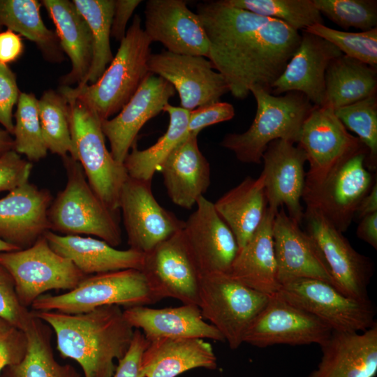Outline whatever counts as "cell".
<instances>
[{
  "label": "cell",
  "mask_w": 377,
  "mask_h": 377,
  "mask_svg": "<svg viewBox=\"0 0 377 377\" xmlns=\"http://www.w3.org/2000/svg\"><path fill=\"white\" fill-rule=\"evenodd\" d=\"M303 221L324 258L334 282L341 293L355 300H369L367 288L374 274V263L357 252L343 233L320 214L306 208Z\"/></svg>",
  "instance_id": "cell-12"
},
{
  "label": "cell",
  "mask_w": 377,
  "mask_h": 377,
  "mask_svg": "<svg viewBox=\"0 0 377 377\" xmlns=\"http://www.w3.org/2000/svg\"><path fill=\"white\" fill-rule=\"evenodd\" d=\"M304 31L329 41L344 55L377 67V27L360 32H348L317 24Z\"/></svg>",
  "instance_id": "cell-42"
},
{
  "label": "cell",
  "mask_w": 377,
  "mask_h": 377,
  "mask_svg": "<svg viewBox=\"0 0 377 377\" xmlns=\"http://www.w3.org/2000/svg\"><path fill=\"white\" fill-rule=\"evenodd\" d=\"M262 161L260 175L264 177L267 207L276 213L286 206L288 216L300 225L304 214L301 204L307 161L304 151L292 142L278 139L267 145Z\"/></svg>",
  "instance_id": "cell-19"
},
{
  "label": "cell",
  "mask_w": 377,
  "mask_h": 377,
  "mask_svg": "<svg viewBox=\"0 0 377 377\" xmlns=\"http://www.w3.org/2000/svg\"><path fill=\"white\" fill-rule=\"evenodd\" d=\"M124 316L147 341L163 338H197L225 341L221 334L203 318L197 305L154 309L146 306L126 308Z\"/></svg>",
  "instance_id": "cell-26"
},
{
  "label": "cell",
  "mask_w": 377,
  "mask_h": 377,
  "mask_svg": "<svg viewBox=\"0 0 377 377\" xmlns=\"http://www.w3.org/2000/svg\"><path fill=\"white\" fill-rule=\"evenodd\" d=\"M235 116L232 105L216 102L189 111L188 135H197L205 127L228 121Z\"/></svg>",
  "instance_id": "cell-48"
},
{
  "label": "cell",
  "mask_w": 377,
  "mask_h": 377,
  "mask_svg": "<svg viewBox=\"0 0 377 377\" xmlns=\"http://www.w3.org/2000/svg\"><path fill=\"white\" fill-rule=\"evenodd\" d=\"M24 332L28 338L25 357L5 368L0 377H80L72 365L56 360L51 344L52 330L47 323L34 314Z\"/></svg>",
  "instance_id": "cell-35"
},
{
  "label": "cell",
  "mask_w": 377,
  "mask_h": 377,
  "mask_svg": "<svg viewBox=\"0 0 377 377\" xmlns=\"http://www.w3.org/2000/svg\"><path fill=\"white\" fill-rule=\"evenodd\" d=\"M377 71L363 62L342 54L333 59L325 73L323 104L335 110L376 93Z\"/></svg>",
  "instance_id": "cell-33"
},
{
  "label": "cell",
  "mask_w": 377,
  "mask_h": 377,
  "mask_svg": "<svg viewBox=\"0 0 377 377\" xmlns=\"http://www.w3.org/2000/svg\"><path fill=\"white\" fill-rule=\"evenodd\" d=\"M50 192L29 181L0 199V239L20 249L31 246L50 230Z\"/></svg>",
  "instance_id": "cell-24"
},
{
  "label": "cell",
  "mask_w": 377,
  "mask_h": 377,
  "mask_svg": "<svg viewBox=\"0 0 377 377\" xmlns=\"http://www.w3.org/2000/svg\"><path fill=\"white\" fill-rule=\"evenodd\" d=\"M151 181L128 177L119 198V209L130 249L146 253L181 231L184 221L163 208L154 198Z\"/></svg>",
  "instance_id": "cell-15"
},
{
  "label": "cell",
  "mask_w": 377,
  "mask_h": 377,
  "mask_svg": "<svg viewBox=\"0 0 377 377\" xmlns=\"http://www.w3.org/2000/svg\"><path fill=\"white\" fill-rule=\"evenodd\" d=\"M356 235L359 239L377 249V212L361 219Z\"/></svg>",
  "instance_id": "cell-52"
},
{
  "label": "cell",
  "mask_w": 377,
  "mask_h": 377,
  "mask_svg": "<svg viewBox=\"0 0 377 377\" xmlns=\"http://www.w3.org/2000/svg\"><path fill=\"white\" fill-rule=\"evenodd\" d=\"M320 11L344 29L367 31L377 27V1L374 0H313Z\"/></svg>",
  "instance_id": "cell-43"
},
{
  "label": "cell",
  "mask_w": 377,
  "mask_h": 377,
  "mask_svg": "<svg viewBox=\"0 0 377 377\" xmlns=\"http://www.w3.org/2000/svg\"><path fill=\"white\" fill-rule=\"evenodd\" d=\"M141 271L160 300L170 297L198 306L200 274L182 230L144 253Z\"/></svg>",
  "instance_id": "cell-17"
},
{
  "label": "cell",
  "mask_w": 377,
  "mask_h": 377,
  "mask_svg": "<svg viewBox=\"0 0 377 377\" xmlns=\"http://www.w3.org/2000/svg\"><path fill=\"white\" fill-rule=\"evenodd\" d=\"M196 13L209 40L207 59L225 79L229 92L237 99L246 98L253 86L270 92L300 43L299 31L225 0L200 2Z\"/></svg>",
  "instance_id": "cell-1"
},
{
  "label": "cell",
  "mask_w": 377,
  "mask_h": 377,
  "mask_svg": "<svg viewBox=\"0 0 377 377\" xmlns=\"http://www.w3.org/2000/svg\"><path fill=\"white\" fill-rule=\"evenodd\" d=\"M195 205L182 233L200 274L230 273L239 251L233 233L205 196Z\"/></svg>",
  "instance_id": "cell-18"
},
{
  "label": "cell",
  "mask_w": 377,
  "mask_h": 377,
  "mask_svg": "<svg viewBox=\"0 0 377 377\" xmlns=\"http://www.w3.org/2000/svg\"><path fill=\"white\" fill-rule=\"evenodd\" d=\"M0 264L12 276L18 299L27 308L44 293L71 290L87 276L55 252L44 236L27 249L0 252Z\"/></svg>",
  "instance_id": "cell-10"
},
{
  "label": "cell",
  "mask_w": 377,
  "mask_h": 377,
  "mask_svg": "<svg viewBox=\"0 0 377 377\" xmlns=\"http://www.w3.org/2000/svg\"><path fill=\"white\" fill-rule=\"evenodd\" d=\"M114 0H73L76 9L86 20L91 35L92 58L82 84L96 82L113 59L110 47ZM78 86V85H77Z\"/></svg>",
  "instance_id": "cell-37"
},
{
  "label": "cell",
  "mask_w": 377,
  "mask_h": 377,
  "mask_svg": "<svg viewBox=\"0 0 377 377\" xmlns=\"http://www.w3.org/2000/svg\"><path fill=\"white\" fill-rule=\"evenodd\" d=\"M275 214L267 208L253 236L239 249L229 273L242 283L267 296L276 294L281 288L272 237Z\"/></svg>",
  "instance_id": "cell-30"
},
{
  "label": "cell",
  "mask_w": 377,
  "mask_h": 377,
  "mask_svg": "<svg viewBox=\"0 0 377 377\" xmlns=\"http://www.w3.org/2000/svg\"><path fill=\"white\" fill-rule=\"evenodd\" d=\"M230 6L262 16L279 20L294 29L304 31L323 24L313 0H225Z\"/></svg>",
  "instance_id": "cell-40"
},
{
  "label": "cell",
  "mask_w": 377,
  "mask_h": 377,
  "mask_svg": "<svg viewBox=\"0 0 377 377\" xmlns=\"http://www.w3.org/2000/svg\"><path fill=\"white\" fill-rule=\"evenodd\" d=\"M197 338H163L148 341L141 360L142 377H176L195 368L215 369L212 345Z\"/></svg>",
  "instance_id": "cell-29"
},
{
  "label": "cell",
  "mask_w": 377,
  "mask_h": 377,
  "mask_svg": "<svg viewBox=\"0 0 377 377\" xmlns=\"http://www.w3.org/2000/svg\"><path fill=\"white\" fill-rule=\"evenodd\" d=\"M163 112H167L170 118L165 133L147 149L140 150L134 144L125 158L124 165L129 177L151 181L164 160L188 136L189 111L168 103Z\"/></svg>",
  "instance_id": "cell-36"
},
{
  "label": "cell",
  "mask_w": 377,
  "mask_h": 377,
  "mask_svg": "<svg viewBox=\"0 0 377 377\" xmlns=\"http://www.w3.org/2000/svg\"><path fill=\"white\" fill-rule=\"evenodd\" d=\"M175 91L169 82L150 73L114 118L101 121L110 153L117 162L124 164L141 128L163 111Z\"/></svg>",
  "instance_id": "cell-21"
},
{
  "label": "cell",
  "mask_w": 377,
  "mask_h": 377,
  "mask_svg": "<svg viewBox=\"0 0 377 377\" xmlns=\"http://www.w3.org/2000/svg\"><path fill=\"white\" fill-rule=\"evenodd\" d=\"M297 145L309 163L304 186L319 183L340 162L366 148L347 131L332 108L315 105L302 124Z\"/></svg>",
  "instance_id": "cell-14"
},
{
  "label": "cell",
  "mask_w": 377,
  "mask_h": 377,
  "mask_svg": "<svg viewBox=\"0 0 377 377\" xmlns=\"http://www.w3.org/2000/svg\"><path fill=\"white\" fill-rule=\"evenodd\" d=\"M20 93L15 73L8 65L0 63V124L11 135L14 128L13 110Z\"/></svg>",
  "instance_id": "cell-47"
},
{
  "label": "cell",
  "mask_w": 377,
  "mask_h": 377,
  "mask_svg": "<svg viewBox=\"0 0 377 377\" xmlns=\"http://www.w3.org/2000/svg\"><path fill=\"white\" fill-rule=\"evenodd\" d=\"M27 349L26 332L0 318V376L5 368L20 362Z\"/></svg>",
  "instance_id": "cell-45"
},
{
  "label": "cell",
  "mask_w": 377,
  "mask_h": 377,
  "mask_svg": "<svg viewBox=\"0 0 377 377\" xmlns=\"http://www.w3.org/2000/svg\"><path fill=\"white\" fill-rule=\"evenodd\" d=\"M249 91L257 105L251 125L244 133L226 134L220 145L242 163L260 164L271 142L281 139L297 143L313 105L297 91L275 96L260 86H253Z\"/></svg>",
  "instance_id": "cell-4"
},
{
  "label": "cell",
  "mask_w": 377,
  "mask_h": 377,
  "mask_svg": "<svg viewBox=\"0 0 377 377\" xmlns=\"http://www.w3.org/2000/svg\"><path fill=\"white\" fill-rule=\"evenodd\" d=\"M158 301L143 272L128 269L87 276L73 290L57 295H42L31 306L34 311L77 314L108 305L128 308Z\"/></svg>",
  "instance_id": "cell-7"
},
{
  "label": "cell",
  "mask_w": 377,
  "mask_h": 377,
  "mask_svg": "<svg viewBox=\"0 0 377 377\" xmlns=\"http://www.w3.org/2000/svg\"><path fill=\"white\" fill-rule=\"evenodd\" d=\"M20 250L16 246L11 245L0 239V252L12 251Z\"/></svg>",
  "instance_id": "cell-55"
},
{
  "label": "cell",
  "mask_w": 377,
  "mask_h": 377,
  "mask_svg": "<svg viewBox=\"0 0 377 377\" xmlns=\"http://www.w3.org/2000/svg\"><path fill=\"white\" fill-rule=\"evenodd\" d=\"M332 332L322 320L276 293L269 296L267 304L248 326L243 343L258 348L278 344L320 346Z\"/></svg>",
  "instance_id": "cell-13"
},
{
  "label": "cell",
  "mask_w": 377,
  "mask_h": 377,
  "mask_svg": "<svg viewBox=\"0 0 377 377\" xmlns=\"http://www.w3.org/2000/svg\"><path fill=\"white\" fill-rule=\"evenodd\" d=\"M140 0H114L111 36L121 42L126 33V25Z\"/></svg>",
  "instance_id": "cell-50"
},
{
  "label": "cell",
  "mask_w": 377,
  "mask_h": 377,
  "mask_svg": "<svg viewBox=\"0 0 377 377\" xmlns=\"http://www.w3.org/2000/svg\"><path fill=\"white\" fill-rule=\"evenodd\" d=\"M268 299L269 296L245 286L229 273L200 275L198 306L201 314L232 350L243 343L248 326Z\"/></svg>",
  "instance_id": "cell-8"
},
{
  "label": "cell",
  "mask_w": 377,
  "mask_h": 377,
  "mask_svg": "<svg viewBox=\"0 0 377 377\" xmlns=\"http://www.w3.org/2000/svg\"><path fill=\"white\" fill-rule=\"evenodd\" d=\"M67 183L48 209L50 230L64 235H94L116 247L121 232L116 212L110 210L90 186L80 163L70 156L62 158Z\"/></svg>",
  "instance_id": "cell-6"
},
{
  "label": "cell",
  "mask_w": 377,
  "mask_h": 377,
  "mask_svg": "<svg viewBox=\"0 0 377 377\" xmlns=\"http://www.w3.org/2000/svg\"><path fill=\"white\" fill-rule=\"evenodd\" d=\"M374 212H377V182H375L369 191L360 202L355 217L361 219Z\"/></svg>",
  "instance_id": "cell-53"
},
{
  "label": "cell",
  "mask_w": 377,
  "mask_h": 377,
  "mask_svg": "<svg viewBox=\"0 0 377 377\" xmlns=\"http://www.w3.org/2000/svg\"><path fill=\"white\" fill-rule=\"evenodd\" d=\"M276 293L315 316L332 332H362L376 324V309L370 300L362 301L346 296L320 279H294L282 284Z\"/></svg>",
  "instance_id": "cell-11"
},
{
  "label": "cell",
  "mask_w": 377,
  "mask_h": 377,
  "mask_svg": "<svg viewBox=\"0 0 377 377\" xmlns=\"http://www.w3.org/2000/svg\"><path fill=\"white\" fill-rule=\"evenodd\" d=\"M219 215L233 233L239 249L253 236L267 208L264 177H246L214 203Z\"/></svg>",
  "instance_id": "cell-32"
},
{
  "label": "cell",
  "mask_w": 377,
  "mask_h": 377,
  "mask_svg": "<svg viewBox=\"0 0 377 377\" xmlns=\"http://www.w3.org/2000/svg\"><path fill=\"white\" fill-rule=\"evenodd\" d=\"M197 137L188 135L158 170L171 201L188 209L204 196L211 183L210 165L198 147Z\"/></svg>",
  "instance_id": "cell-27"
},
{
  "label": "cell",
  "mask_w": 377,
  "mask_h": 377,
  "mask_svg": "<svg viewBox=\"0 0 377 377\" xmlns=\"http://www.w3.org/2000/svg\"><path fill=\"white\" fill-rule=\"evenodd\" d=\"M148 341L142 332L135 329L129 348L124 356L118 360L115 371L111 377H142L141 360Z\"/></svg>",
  "instance_id": "cell-49"
},
{
  "label": "cell",
  "mask_w": 377,
  "mask_h": 377,
  "mask_svg": "<svg viewBox=\"0 0 377 377\" xmlns=\"http://www.w3.org/2000/svg\"><path fill=\"white\" fill-rule=\"evenodd\" d=\"M13 149V138L5 129L0 128V154Z\"/></svg>",
  "instance_id": "cell-54"
},
{
  "label": "cell",
  "mask_w": 377,
  "mask_h": 377,
  "mask_svg": "<svg viewBox=\"0 0 377 377\" xmlns=\"http://www.w3.org/2000/svg\"><path fill=\"white\" fill-rule=\"evenodd\" d=\"M56 27L61 47L71 62V71L61 78L62 86L81 85L89 73L92 58L89 27L72 1L43 0Z\"/></svg>",
  "instance_id": "cell-31"
},
{
  "label": "cell",
  "mask_w": 377,
  "mask_h": 377,
  "mask_svg": "<svg viewBox=\"0 0 377 377\" xmlns=\"http://www.w3.org/2000/svg\"><path fill=\"white\" fill-rule=\"evenodd\" d=\"M13 117V150L30 162L45 158L47 148L40 124L38 99L34 94L20 93Z\"/></svg>",
  "instance_id": "cell-39"
},
{
  "label": "cell",
  "mask_w": 377,
  "mask_h": 377,
  "mask_svg": "<svg viewBox=\"0 0 377 377\" xmlns=\"http://www.w3.org/2000/svg\"><path fill=\"white\" fill-rule=\"evenodd\" d=\"M272 237L281 286L297 279H320L334 286L317 245L311 236L286 214L283 207L274 216Z\"/></svg>",
  "instance_id": "cell-22"
},
{
  "label": "cell",
  "mask_w": 377,
  "mask_h": 377,
  "mask_svg": "<svg viewBox=\"0 0 377 377\" xmlns=\"http://www.w3.org/2000/svg\"><path fill=\"white\" fill-rule=\"evenodd\" d=\"M18 34L6 29L0 31V63L6 64L17 60L24 52V44Z\"/></svg>",
  "instance_id": "cell-51"
},
{
  "label": "cell",
  "mask_w": 377,
  "mask_h": 377,
  "mask_svg": "<svg viewBox=\"0 0 377 377\" xmlns=\"http://www.w3.org/2000/svg\"><path fill=\"white\" fill-rule=\"evenodd\" d=\"M145 31L175 54L207 58L209 40L197 13L184 0H149L145 8Z\"/></svg>",
  "instance_id": "cell-20"
},
{
  "label": "cell",
  "mask_w": 377,
  "mask_h": 377,
  "mask_svg": "<svg viewBox=\"0 0 377 377\" xmlns=\"http://www.w3.org/2000/svg\"><path fill=\"white\" fill-rule=\"evenodd\" d=\"M59 91L68 103L73 159L80 163L97 196L117 212L122 186L128 177L125 166L117 162L107 149L101 121L94 109L73 87L61 86Z\"/></svg>",
  "instance_id": "cell-3"
},
{
  "label": "cell",
  "mask_w": 377,
  "mask_h": 377,
  "mask_svg": "<svg viewBox=\"0 0 377 377\" xmlns=\"http://www.w3.org/2000/svg\"><path fill=\"white\" fill-rule=\"evenodd\" d=\"M322 356L307 377H375L377 324L362 332H332L320 345Z\"/></svg>",
  "instance_id": "cell-25"
},
{
  "label": "cell",
  "mask_w": 377,
  "mask_h": 377,
  "mask_svg": "<svg viewBox=\"0 0 377 377\" xmlns=\"http://www.w3.org/2000/svg\"><path fill=\"white\" fill-rule=\"evenodd\" d=\"M32 163L13 149L0 154V191H10L29 181Z\"/></svg>",
  "instance_id": "cell-46"
},
{
  "label": "cell",
  "mask_w": 377,
  "mask_h": 377,
  "mask_svg": "<svg viewBox=\"0 0 377 377\" xmlns=\"http://www.w3.org/2000/svg\"><path fill=\"white\" fill-rule=\"evenodd\" d=\"M135 15L116 55L94 83L73 87L103 121L118 113L151 73L148 61L151 40Z\"/></svg>",
  "instance_id": "cell-5"
},
{
  "label": "cell",
  "mask_w": 377,
  "mask_h": 377,
  "mask_svg": "<svg viewBox=\"0 0 377 377\" xmlns=\"http://www.w3.org/2000/svg\"><path fill=\"white\" fill-rule=\"evenodd\" d=\"M0 318L25 331L34 313L20 302L14 280L0 264Z\"/></svg>",
  "instance_id": "cell-44"
},
{
  "label": "cell",
  "mask_w": 377,
  "mask_h": 377,
  "mask_svg": "<svg viewBox=\"0 0 377 377\" xmlns=\"http://www.w3.org/2000/svg\"><path fill=\"white\" fill-rule=\"evenodd\" d=\"M36 0H0V30L6 27L34 42L43 57L52 63H60L64 54L55 31L44 24L40 6Z\"/></svg>",
  "instance_id": "cell-34"
},
{
  "label": "cell",
  "mask_w": 377,
  "mask_h": 377,
  "mask_svg": "<svg viewBox=\"0 0 377 377\" xmlns=\"http://www.w3.org/2000/svg\"><path fill=\"white\" fill-rule=\"evenodd\" d=\"M54 331L57 348L63 358L76 361L84 377H111L131 344L134 329L117 305L68 314L34 311Z\"/></svg>",
  "instance_id": "cell-2"
},
{
  "label": "cell",
  "mask_w": 377,
  "mask_h": 377,
  "mask_svg": "<svg viewBox=\"0 0 377 377\" xmlns=\"http://www.w3.org/2000/svg\"><path fill=\"white\" fill-rule=\"evenodd\" d=\"M364 148L337 164L319 183L304 186L302 200L341 232L355 218L362 198L376 182L365 166Z\"/></svg>",
  "instance_id": "cell-9"
},
{
  "label": "cell",
  "mask_w": 377,
  "mask_h": 377,
  "mask_svg": "<svg viewBox=\"0 0 377 377\" xmlns=\"http://www.w3.org/2000/svg\"><path fill=\"white\" fill-rule=\"evenodd\" d=\"M148 68L174 87L179 94L181 108L188 111L219 102L229 92L222 75L202 56L162 50L151 54Z\"/></svg>",
  "instance_id": "cell-16"
},
{
  "label": "cell",
  "mask_w": 377,
  "mask_h": 377,
  "mask_svg": "<svg viewBox=\"0 0 377 377\" xmlns=\"http://www.w3.org/2000/svg\"><path fill=\"white\" fill-rule=\"evenodd\" d=\"M334 113L346 129L357 135L367 150L365 166L377 169V95L371 94L353 104L337 108Z\"/></svg>",
  "instance_id": "cell-41"
},
{
  "label": "cell",
  "mask_w": 377,
  "mask_h": 377,
  "mask_svg": "<svg viewBox=\"0 0 377 377\" xmlns=\"http://www.w3.org/2000/svg\"><path fill=\"white\" fill-rule=\"evenodd\" d=\"M38 114L47 150L62 158L67 156L73 158L74 149L66 98L59 91H45L38 99Z\"/></svg>",
  "instance_id": "cell-38"
},
{
  "label": "cell",
  "mask_w": 377,
  "mask_h": 377,
  "mask_svg": "<svg viewBox=\"0 0 377 377\" xmlns=\"http://www.w3.org/2000/svg\"><path fill=\"white\" fill-rule=\"evenodd\" d=\"M342 54L329 41L303 31L297 50L272 84L270 93L279 96L300 92L313 105L320 106L325 96L326 70L333 59Z\"/></svg>",
  "instance_id": "cell-23"
},
{
  "label": "cell",
  "mask_w": 377,
  "mask_h": 377,
  "mask_svg": "<svg viewBox=\"0 0 377 377\" xmlns=\"http://www.w3.org/2000/svg\"><path fill=\"white\" fill-rule=\"evenodd\" d=\"M50 247L67 258L85 275L119 270H141L144 253L131 249L119 250L102 239L61 235L51 230L44 235Z\"/></svg>",
  "instance_id": "cell-28"
}]
</instances>
